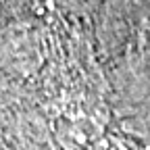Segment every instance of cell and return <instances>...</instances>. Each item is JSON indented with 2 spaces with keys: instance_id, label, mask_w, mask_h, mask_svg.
I'll return each mask as SVG.
<instances>
[{
  "instance_id": "6da1fadb",
  "label": "cell",
  "mask_w": 150,
  "mask_h": 150,
  "mask_svg": "<svg viewBox=\"0 0 150 150\" xmlns=\"http://www.w3.org/2000/svg\"><path fill=\"white\" fill-rule=\"evenodd\" d=\"M144 40H146V44L150 46V13H148V17H146V25H144Z\"/></svg>"
}]
</instances>
